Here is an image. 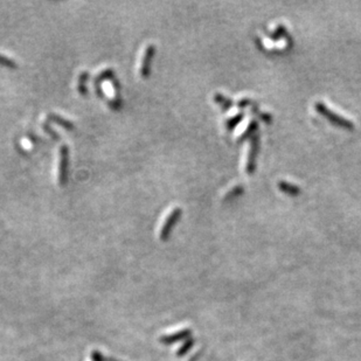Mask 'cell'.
I'll list each match as a JSON object with an SVG mask.
<instances>
[{
  "mask_svg": "<svg viewBox=\"0 0 361 361\" xmlns=\"http://www.w3.org/2000/svg\"><path fill=\"white\" fill-rule=\"evenodd\" d=\"M250 103H251V102H250V100H248V99H243V100H239L238 105L240 106V108H244V106L249 105Z\"/></svg>",
  "mask_w": 361,
  "mask_h": 361,
  "instance_id": "cell-13",
  "label": "cell"
},
{
  "mask_svg": "<svg viewBox=\"0 0 361 361\" xmlns=\"http://www.w3.org/2000/svg\"><path fill=\"white\" fill-rule=\"evenodd\" d=\"M152 55H153V46L150 45L146 47V49H145L143 60L140 62V74L143 78H146L147 73L150 72V63Z\"/></svg>",
  "mask_w": 361,
  "mask_h": 361,
  "instance_id": "cell-4",
  "label": "cell"
},
{
  "mask_svg": "<svg viewBox=\"0 0 361 361\" xmlns=\"http://www.w3.org/2000/svg\"><path fill=\"white\" fill-rule=\"evenodd\" d=\"M243 191H244L243 186H235V187L228 192L226 198H224V200H230V199H233V198H236L238 195L243 193Z\"/></svg>",
  "mask_w": 361,
  "mask_h": 361,
  "instance_id": "cell-11",
  "label": "cell"
},
{
  "mask_svg": "<svg viewBox=\"0 0 361 361\" xmlns=\"http://www.w3.org/2000/svg\"><path fill=\"white\" fill-rule=\"evenodd\" d=\"M255 111H256V114H257V115H259V116H260V117H261V118H262V120H264V122H265V123H270V120H271V116H270V115L263 114V112H262V111H259V110H256V109H255Z\"/></svg>",
  "mask_w": 361,
  "mask_h": 361,
  "instance_id": "cell-12",
  "label": "cell"
},
{
  "mask_svg": "<svg viewBox=\"0 0 361 361\" xmlns=\"http://www.w3.org/2000/svg\"><path fill=\"white\" fill-rule=\"evenodd\" d=\"M0 62H4L5 64H8V66H13V62L11 60H5V59L1 58V55H0Z\"/></svg>",
  "mask_w": 361,
  "mask_h": 361,
  "instance_id": "cell-14",
  "label": "cell"
},
{
  "mask_svg": "<svg viewBox=\"0 0 361 361\" xmlns=\"http://www.w3.org/2000/svg\"><path fill=\"white\" fill-rule=\"evenodd\" d=\"M285 34H286L285 26L278 25L277 27L275 28V31H272V32H270V33H268V37H269V39H271V40H280V39H282V38Z\"/></svg>",
  "mask_w": 361,
  "mask_h": 361,
  "instance_id": "cell-9",
  "label": "cell"
},
{
  "mask_svg": "<svg viewBox=\"0 0 361 361\" xmlns=\"http://www.w3.org/2000/svg\"><path fill=\"white\" fill-rule=\"evenodd\" d=\"M215 100H217V103H219L221 106H222V109H224V110H227V109H229L230 106L233 105V100H229L228 97L223 96V95L221 94H217L214 96Z\"/></svg>",
  "mask_w": 361,
  "mask_h": 361,
  "instance_id": "cell-10",
  "label": "cell"
},
{
  "mask_svg": "<svg viewBox=\"0 0 361 361\" xmlns=\"http://www.w3.org/2000/svg\"><path fill=\"white\" fill-rule=\"evenodd\" d=\"M67 147L62 146L60 151V164H59V181L60 183L66 182L67 174Z\"/></svg>",
  "mask_w": 361,
  "mask_h": 361,
  "instance_id": "cell-3",
  "label": "cell"
},
{
  "mask_svg": "<svg viewBox=\"0 0 361 361\" xmlns=\"http://www.w3.org/2000/svg\"><path fill=\"white\" fill-rule=\"evenodd\" d=\"M250 150L248 153V161H247V173L253 174L255 172L256 168V158L259 155V149H260V140H259V135L253 136L250 138Z\"/></svg>",
  "mask_w": 361,
  "mask_h": 361,
  "instance_id": "cell-2",
  "label": "cell"
},
{
  "mask_svg": "<svg viewBox=\"0 0 361 361\" xmlns=\"http://www.w3.org/2000/svg\"><path fill=\"white\" fill-rule=\"evenodd\" d=\"M257 128H259V124H257L256 120H251V122L249 123V125H248V128L245 129V131L239 137V141H243L247 138H251L253 136H255Z\"/></svg>",
  "mask_w": 361,
  "mask_h": 361,
  "instance_id": "cell-7",
  "label": "cell"
},
{
  "mask_svg": "<svg viewBox=\"0 0 361 361\" xmlns=\"http://www.w3.org/2000/svg\"><path fill=\"white\" fill-rule=\"evenodd\" d=\"M315 108H316V110L321 115V116L327 118V120H330L332 124H334V125L341 126V128H345V129L354 128V124L352 123L350 120H347V118L340 116V115L333 112L327 105H325L322 102H316Z\"/></svg>",
  "mask_w": 361,
  "mask_h": 361,
  "instance_id": "cell-1",
  "label": "cell"
},
{
  "mask_svg": "<svg viewBox=\"0 0 361 361\" xmlns=\"http://www.w3.org/2000/svg\"><path fill=\"white\" fill-rule=\"evenodd\" d=\"M243 118H244V114H243V112H239V114H236L235 116H233L232 118H229V120H228L227 123H226L227 129L228 130L235 129L236 126H238L239 124L242 122V120H243Z\"/></svg>",
  "mask_w": 361,
  "mask_h": 361,
  "instance_id": "cell-8",
  "label": "cell"
},
{
  "mask_svg": "<svg viewBox=\"0 0 361 361\" xmlns=\"http://www.w3.org/2000/svg\"><path fill=\"white\" fill-rule=\"evenodd\" d=\"M278 188L281 191L284 192L286 194H291V195H297L301 193V188L300 186H296L294 183L288 182V181H280L278 182Z\"/></svg>",
  "mask_w": 361,
  "mask_h": 361,
  "instance_id": "cell-6",
  "label": "cell"
},
{
  "mask_svg": "<svg viewBox=\"0 0 361 361\" xmlns=\"http://www.w3.org/2000/svg\"><path fill=\"white\" fill-rule=\"evenodd\" d=\"M180 214H181V209H180V208H174L173 211L171 212L170 214H168L167 219L165 220V222H164V227H162V229H161L162 235H166V233H168V230L172 228L173 223L176 222V221L179 219Z\"/></svg>",
  "mask_w": 361,
  "mask_h": 361,
  "instance_id": "cell-5",
  "label": "cell"
}]
</instances>
